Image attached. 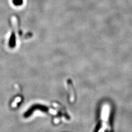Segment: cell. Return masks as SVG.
Wrapping results in <instances>:
<instances>
[{"instance_id":"6da1fadb","label":"cell","mask_w":132,"mask_h":132,"mask_svg":"<svg viewBox=\"0 0 132 132\" xmlns=\"http://www.w3.org/2000/svg\"><path fill=\"white\" fill-rule=\"evenodd\" d=\"M109 113H110V107H109L108 105H105V113H104V118H103L104 121H107L109 115Z\"/></svg>"},{"instance_id":"7a4b0ae2","label":"cell","mask_w":132,"mask_h":132,"mask_svg":"<svg viewBox=\"0 0 132 132\" xmlns=\"http://www.w3.org/2000/svg\"><path fill=\"white\" fill-rule=\"evenodd\" d=\"M105 105H104L102 109V113H101V119L102 120H103L104 118V113H105Z\"/></svg>"},{"instance_id":"3957f363","label":"cell","mask_w":132,"mask_h":132,"mask_svg":"<svg viewBox=\"0 0 132 132\" xmlns=\"http://www.w3.org/2000/svg\"><path fill=\"white\" fill-rule=\"evenodd\" d=\"M104 129H103V128H102V129H101L100 130H99V131L98 132H104Z\"/></svg>"}]
</instances>
